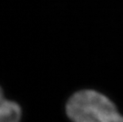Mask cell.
Segmentation results:
<instances>
[{
	"instance_id": "obj_2",
	"label": "cell",
	"mask_w": 123,
	"mask_h": 122,
	"mask_svg": "<svg viewBox=\"0 0 123 122\" xmlns=\"http://www.w3.org/2000/svg\"><path fill=\"white\" fill-rule=\"evenodd\" d=\"M22 111L20 106L4 98L0 87V122H20Z\"/></svg>"
},
{
	"instance_id": "obj_1",
	"label": "cell",
	"mask_w": 123,
	"mask_h": 122,
	"mask_svg": "<svg viewBox=\"0 0 123 122\" xmlns=\"http://www.w3.org/2000/svg\"><path fill=\"white\" fill-rule=\"evenodd\" d=\"M66 112L73 122H123V116L114 103L91 90L73 94L67 103Z\"/></svg>"
}]
</instances>
